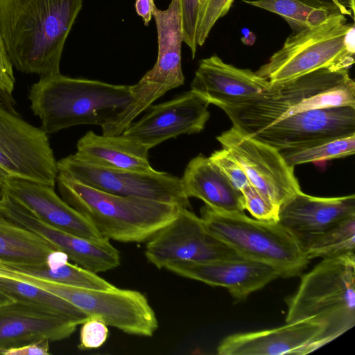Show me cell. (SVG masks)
Segmentation results:
<instances>
[{"label":"cell","instance_id":"14","mask_svg":"<svg viewBox=\"0 0 355 355\" xmlns=\"http://www.w3.org/2000/svg\"><path fill=\"white\" fill-rule=\"evenodd\" d=\"M332 340L326 323L306 319L274 329L229 335L216 349L220 355H303Z\"/></svg>","mask_w":355,"mask_h":355},{"label":"cell","instance_id":"11","mask_svg":"<svg viewBox=\"0 0 355 355\" xmlns=\"http://www.w3.org/2000/svg\"><path fill=\"white\" fill-rule=\"evenodd\" d=\"M145 256L157 268L176 261L206 262L241 257L212 234L200 217L182 207L177 216L148 240Z\"/></svg>","mask_w":355,"mask_h":355},{"label":"cell","instance_id":"34","mask_svg":"<svg viewBox=\"0 0 355 355\" xmlns=\"http://www.w3.org/2000/svg\"><path fill=\"white\" fill-rule=\"evenodd\" d=\"M181 19L182 38L190 49L192 58H194L197 51L196 32L200 0H179Z\"/></svg>","mask_w":355,"mask_h":355},{"label":"cell","instance_id":"5","mask_svg":"<svg viewBox=\"0 0 355 355\" xmlns=\"http://www.w3.org/2000/svg\"><path fill=\"white\" fill-rule=\"evenodd\" d=\"M354 24L341 14L293 33L268 61L255 71L279 85L314 71L349 69L354 63Z\"/></svg>","mask_w":355,"mask_h":355},{"label":"cell","instance_id":"2","mask_svg":"<svg viewBox=\"0 0 355 355\" xmlns=\"http://www.w3.org/2000/svg\"><path fill=\"white\" fill-rule=\"evenodd\" d=\"M31 109L47 134L79 125H103L133 98L130 85L71 78L60 73L40 77L28 92Z\"/></svg>","mask_w":355,"mask_h":355},{"label":"cell","instance_id":"10","mask_svg":"<svg viewBox=\"0 0 355 355\" xmlns=\"http://www.w3.org/2000/svg\"><path fill=\"white\" fill-rule=\"evenodd\" d=\"M0 166L10 176L55 187L58 170L48 135L1 102Z\"/></svg>","mask_w":355,"mask_h":355},{"label":"cell","instance_id":"43","mask_svg":"<svg viewBox=\"0 0 355 355\" xmlns=\"http://www.w3.org/2000/svg\"><path fill=\"white\" fill-rule=\"evenodd\" d=\"M1 196H2V189H1V188H0V199H1Z\"/></svg>","mask_w":355,"mask_h":355},{"label":"cell","instance_id":"4","mask_svg":"<svg viewBox=\"0 0 355 355\" xmlns=\"http://www.w3.org/2000/svg\"><path fill=\"white\" fill-rule=\"evenodd\" d=\"M56 183L62 200L109 240L123 243L148 241L182 208L174 204L106 193L60 172Z\"/></svg>","mask_w":355,"mask_h":355},{"label":"cell","instance_id":"6","mask_svg":"<svg viewBox=\"0 0 355 355\" xmlns=\"http://www.w3.org/2000/svg\"><path fill=\"white\" fill-rule=\"evenodd\" d=\"M286 323L315 319L335 340L355 324V253L324 259L286 300Z\"/></svg>","mask_w":355,"mask_h":355},{"label":"cell","instance_id":"25","mask_svg":"<svg viewBox=\"0 0 355 355\" xmlns=\"http://www.w3.org/2000/svg\"><path fill=\"white\" fill-rule=\"evenodd\" d=\"M59 250L33 232L0 214V262L16 265H42L49 254Z\"/></svg>","mask_w":355,"mask_h":355},{"label":"cell","instance_id":"13","mask_svg":"<svg viewBox=\"0 0 355 355\" xmlns=\"http://www.w3.org/2000/svg\"><path fill=\"white\" fill-rule=\"evenodd\" d=\"M157 35V57L153 67L140 80L130 85L131 106L137 112L145 111L168 91L184 84L182 69V29L178 8L170 6L153 14Z\"/></svg>","mask_w":355,"mask_h":355},{"label":"cell","instance_id":"33","mask_svg":"<svg viewBox=\"0 0 355 355\" xmlns=\"http://www.w3.org/2000/svg\"><path fill=\"white\" fill-rule=\"evenodd\" d=\"M209 158L241 191L250 184L241 166L225 148L214 151Z\"/></svg>","mask_w":355,"mask_h":355},{"label":"cell","instance_id":"16","mask_svg":"<svg viewBox=\"0 0 355 355\" xmlns=\"http://www.w3.org/2000/svg\"><path fill=\"white\" fill-rule=\"evenodd\" d=\"M0 214L65 253L75 264L97 273L120 265L119 252L109 239L94 241L57 229L37 218L2 191Z\"/></svg>","mask_w":355,"mask_h":355},{"label":"cell","instance_id":"39","mask_svg":"<svg viewBox=\"0 0 355 355\" xmlns=\"http://www.w3.org/2000/svg\"><path fill=\"white\" fill-rule=\"evenodd\" d=\"M155 6L154 0H136L135 8L137 14L143 19L145 26H148L153 18V12Z\"/></svg>","mask_w":355,"mask_h":355},{"label":"cell","instance_id":"21","mask_svg":"<svg viewBox=\"0 0 355 355\" xmlns=\"http://www.w3.org/2000/svg\"><path fill=\"white\" fill-rule=\"evenodd\" d=\"M77 324L41 309L19 302L0 306V354L42 340L57 341L69 337Z\"/></svg>","mask_w":355,"mask_h":355},{"label":"cell","instance_id":"9","mask_svg":"<svg viewBox=\"0 0 355 355\" xmlns=\"http://www.w3.org/2000/svg\"><path fill=\"white\" fill-rule=\"evenodd\" d=\"M57 167L58 172L106 193L191 207L181 178L166 172L104 168L85 163L74 154L58 161Z\"/></svg>","mask_w":355,"mask_h":355},{"label":"cell","instance_id":"3","mask_svg":"<svg viewBox=\"0 0 355 355\" xmlns=\"http://www.w3.org/2000/svg\"><path fill=\"white\" fill-rule=\"evenodd\" d=\"M342 106L355 107V83L349 69H321L277 85L266 98L219 107L232 127L250 136L295 114Z\"/></svg>","mask_w":355,"mask_h":355},{"label":"cell","instance_id":"12","mask_svg":"<svg viewBox=\"0 0 355 355\" xmlns=\"http://www.w3.org/2000/svg\"><path fill=\"white\" fill-rule=\"evenodd\" d=\"M241 166L259 193L280 207L301 191L294 167L274 147L232 127L216 137Z\"/></svg>","mask_w":355,"mask_h":355},{"label":"cell","instance_id":"40","mask_svg":"<svg viewBox=\"0 0 355 355\" xmlns=\"http://www.w3.org/2000/svg\"><path fill=\"white\" fill-rule=\"evenodd\" d=\"M0 102H1L7 108L14 112L15 110L16 101L13 96V91L10 90L2 78L0 76Z\"/></svg>","mask_w":355,"mask_h":355},{"label":"cell","instance_id":"32","mask_svg":"<svg viewBox=\"0 0 355 355\" xmlns=\"http://www.w3.org/2000/svg\"><path fill=\"white\" fill-rule=\"evenodd\" d=\"M241 193L244 199L245 210H248L255 219L268 223L278 222V205L259 193L251 184L243 189Z\"/></svg>","mask_w":355,"mask_h":355},{"label":"cell","instance_id":"35","mask_svg":"<svg viewBox=\"0 0 355 355\" xmlns=\"http://www.w3.org/2000/svg\"><path fill=\"white\" fill-rule=\"evenodd\" d=\"M80 343L81 350L96 349L106 341L109 329L106 323L98 317H87L81 324Z\"/></svg>","mask_w":355,"mask_h":355},{"label":"cell","instance_id":"20","mask_svg":"<svg viewBox=\"0 0 355 355\" xmlns=\"http://www.w3.org/2000/svg\"><path fill=\"white\" fill-rule=\"evenodd\" d=\"M1 189L37 218L57 229L94 241L107 239L59 197L53 187L10 176Z\"/></svg>","mask_w":355,"mask_h":355},{"label":"cell","instance_id":"18","mask_svg":"<svg viewBox=\"0 0 355 355\" xmlns=\"http://www.w3.org/2000/svg\"><path fill=\"white\" fill-rule=\"evenodd\" d=\"M277 85L248 69L225 62L213 55L201 60L191 83V90L218 107L266 98Z\"/></svg>","mask_w":355,"mask_h":355},{"label":"cell","instance_id":"24","mask_svg":"<svg viewBox=\"0 0 355 355\" xmlns=\"http://www.w3.org/2000/svg\"><path fill=\"white\" fill-rule=\"evenodd\" d=\"M74 154L81 161L96 166L132 171H152L148 149L122 135H98L87 132L78 141Z\"/></svg>","mask_w":355,"mask_h":355},{"label":"cell","instance_id":"27","mask_svg":"<svg viewBox=\"0 0 355 355\" xmlns=\"http://www.w3.org/2000/svg\"><path fill=\"white\" fill-rule=\"evenodd\" d=\"M311 260L329 259L354 252L355 215L343 219L329 229L298 241Z\"/></svg>","mask_w":355,"mask_h":355},{"label":"cell","instance_id":"29","mask_svg":"<svg viewBox=\"0 0 355 355\" xmlns=\"http://www.w3.org/2000/svg\"><path fill=\"white\" fill-rule=\"evenodd\" d=\"M278 150L286 162L293 167L309 162L315 163L343 158L354 153L355 134Z\"/></svg>","mask_w":355,"mask_h":355},{"label":"cell","instance_id":"19","mask_svg":"<svg viewBox=\"0 0 355 355\" xmlns=\"http://www.w3.org/2000/svg\"><path fill=\"white\" fill-rule=\"evenodd\" d=\"M166 269L181 277L225 288L237 301L280 277L273 267L242 257L206 262L176 261Z\"/></svg>","mask_w":355,"mask_h":355},{"label":"cell","instance_id":"31","mask_svg":"<svg viewBox=\"0 0 355 355\" xmlns=\"http://www.w3.org/2000/svg\"><path fill=\"white\" fill-rule=\"evenodd\" d=\"M234 0H202L198 11L196 40L202 46L217 21L230 10Z\"/></svg>","mask_w":355,"mask_h":355},{"label":"cell","instance_id":"8","mask_svg":"<svg viewBox=\"0 0 355 355\" xmlns=\"http://www.w3.org/2000/svg\"><path fill=\"white\" fill-rule=\"evenodd\" d=\"M0 275L42 288L73 304L87 317H98L125 334L151 337L159 327L146 297L135 290L78 287L0 269Z\"/></svg>","mask_w":355,"mask_h":355},{"label":"cell","instance_id":"15","mask_svg":"<svg viewBox=\"0 0 355 355\" xmlns=\"http://www.w3.org/2000/svg\"><path fill=\"white\" fill-rule=\"evenodd\" d=\"M209 105L205 98L188 91L171 101L151 105L121 135L150 150L168 139L202 131L209 118Z\"/></svg>","mask_w":355,"mask_h":355},{"label":"cell","instance_id":"17","mask_svg":"<svg viewBox=\"0 0 355 355\" xmlns=\"http://www.w3.org/2000/svg\"><path fill=\"white\" fill-rule=\"evenodd\" d=\"M355 134V107L309 110L275 122L250 135L277 150Z\"/></svg>","mask_w":355,"mask_h":355},{"label":"cell","instance_id":"23","mask_svg":"<svg viewBox=\"0 0 355 355\" xmlns=\"http://www.w3.org/2000/svg\"><path fill=\"white\" fill-rule=\"evenodd\" d=\"M188 198H197L213 211L220 213L244 212V199L240 190L204 155L193 158L181 178Z\"/></svg>","mask_w":355,"mask_h":355},{"label":"cell","instance_id":"37","mask_svg":"<svg viewBox=\"0 0 355 355\" xmlns=\"http://www.w3.org/2000/svg\"><path fill=\"white\" fill-rule=\"evenodd\" d=\"M49 340H42L3 352V355H49Z\"/></svg>","mask_w":355,"mask_h":355},{"label":"cell","instance_id":"44","mask_svg":"<svg viewBox=\"0 0 355 355\" xmlns=\"http://www.w3.org/2000/svg\"><path fill=\"white\" fill-rule=\"evenodd\" d=\"M201 1H202V0H200V3Z\"/></svg>","mask_w":355,"mask_h":355},{"label":"cell","instance_id":"7","mask_svg":"<svg viewBox=\"0 0 355 355\" xmlns=\"http://www.w3.org/2000/svg\"><path fill=\"white\" fill-rule=\"evenodd\" d=\"M200 218L207 230L241 257L275 268L280 277L299 276L309 259L296 237L277 223L248 217L244 212L220 213L207 205Z\"/></svg>","mask_w":355,"mask_h":355},{"label":"cell","instance_id":"36","mask_svg":"<svg viewBox=\"0 0 355 355\" xmlns=\"http://www.w3.org/2000/svg\"><path fill=\"white\" fill-rule=\"evenodd\" d=\"M310 6L322 8L331 14H341L354 19V0H297Z\"/></svg>","mask_w":355,"mask_h":355},{"label":"cell","instance_id":"28","mask_svg":"<svg viewBox=\"0 0 355 355\" xmlns=\"http://www.w3.org/2000/svg\"><path fill=\"white\" fill-rule=\"evenodd\" d=\"M0 268L78 287L94 289H110L115 287L96 273L69 261L55 268H50L46 263L33 266L0 262Z\"/></svg>","mask_w":355,"mask_h":355},{"label":"cell","instance_id":"41","mask_svg":"<svg viewBox=\"0 0 355 355\" xmlns=\"http://www.w3.org/2000/svg\"><path fill=\"white\" fill-rule=\"evenodd\" d=\"M9 177H10L9 174L0 166V188L3 187Z\"/></svg>","mask_w":355,"mask_h":355},{"label":"cell","instance_id":"26","mask_svg":"<svg viewBox=\"0 0 355 355\" xmlns=\"http://www.w3.org/2000/svg\"><path fill=\"white\" fill-rule=\"evenodd\" d=\"M0 291L19 302L62 316L78 325L87 316L67 301L31 284L0 275Z\"/></svg>","mask_w":355,"mask_h":355},{"label":"cell","instance_id":"22","mask_svg":"<svg viewBox=\"0 0 355 355\" xmlns=\"http://www.w3.org/2000/svg\"><path fill=\"white\" fill-rule=\"evenodd\" d=\"M355 215V196L321 198L302 191L279 207L278 223L299 241L321 233Z\"/></svg>","mask_w":355,"mask_h":355},{"label":"cell","instance_id":"30","mask_svg":"<svg viewBox=\"0 0 355 355\" xmlns=\"http://www.w3.org/2000/svg\"><path fill=\"white\" fill-rule=\"evenodd\" d=\"M248 5L277 14L289 25L293 33L317 26L331 14L297 0H243Z\"/></svg>","mask_w":355,"mask_h":355},{"label":"cell","instance_id":"38","mask_svg":"<svg viewBox=\"0 0 355 355\" xmlns=\"http://www.w3.org/2000/svg\"><path fill=\"white\" fill-rule=\"evenodd\" d=\"M0 76L7 87L14 90L15 79L13 74L12 65L8 58L6 49L0 35Z\"/></svg>","mask_w":355,"mask_h":355},{"label":"cell","instance_id":"42","mask_svg":"<svg viewBox=\"0 0 355 355\" xmlns=\"http://www.w3.org/2000/svg\"><path fill=\"white\" fill-rule=\"evenodd\" d=\"M13 302L10 297H8L6 295L3 294L0 291V306Z\"/></svg>","mask_w":355,"mask_h":355},{"label":"cell","instance_id":"1","mask_svg":"<svg viewBox=\"0 0 355 355\" xmlns=\"http://www.w3.org/2000/svg\"><path fill=\"white\" fill-rule=\"evenodd\" d=\"M83 0H0V35L12 65L40 77L57 74Z\"/></svg>","mask_w":355,"mask_h":355}]
</instances>
